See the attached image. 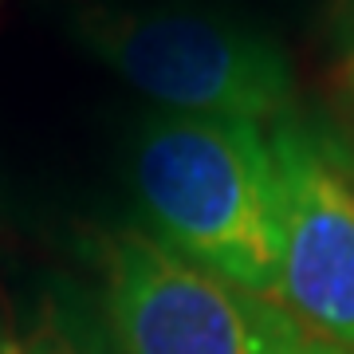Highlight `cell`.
<instances>
[{"mask_svg":"<svg viewBox=\"0 0 354 354\" xmlns=\"http://www.w3.org/2000/svg\"><path fill=\"white\" fill-rule=\"evenodd\" d=\"M134 181L174 252L276 299L279 174L264 130L189 114L150 118L134 142Z\"/></svg>","mask_w":354,"mask_h":354,"instance_id":"cell-1","label":"cell"},{"mask_svg":"<svg viewBox=\"0 0 354 354\" xmlns=\"http://www.w3.org/2000/svg\"><path fill=\"white\" fill-rule=\"evenodd\" d=\"M79 36L146 99L189 118L264 127L291 102L276 44L189 8H87Z\"/></svg>","mask_w":354,"mask_h":354,"instance_id":"cell-2","label":"cell"},{"mask_svg":"<svg viewBox=\"0 0 354 354\" xmlns=\"http://www.w3.org/2000/svg\"><path fill=\"white\" fill-rule=\"evenodd\" d=\"M111 319L127 354H283L299 323L146 232L106 248Z\"/></svg>","mask_w":354,"mask_h":354,"instance_id":"cell-3","label":"cell"},{"mask_svg":"<svg viewBox=\"0 0 354 354\" xmlns=\"http://www.w3.org/2000/svg\"><path fill=\"white\" fill-rule=\"evenodd\" d=\"M279 174L276 304L307 335L354 351V181L299 127L272 134Z\"/></svg>","mask_w":354,"mask_h":354,"instance_id":"cell-4","label":"cell"},{"mask_svg":"<svg viewBox=\"0 0 354 354\" xmlns=\"http://www.w3.org/2000/svg\"><path fill=\"white\" fill-rule=\"evenodd\" d=\"M0 354H102V351L87 346V342L79 339V335L64 330L59 323H44V327L32 330L28 339L8 342V346H4Z\"/></svg>","mask_w":354,"mask_h":354,"instance_id":"cell-5","label":"cell"},{"mask_svg":"<svg viewBox=\"0 0 354 354\" xmlns=\"http://www.w3.org/2000/svg\"><path fill=\"white\" fill-rule=\"evenodd\" d=\"M330 354H354V351H342V346H335V351H330Z\"/></svg>","mask_w":354,"mask_h":354,"instance_id":"cell-6","label":"cell"}]
</instances>
